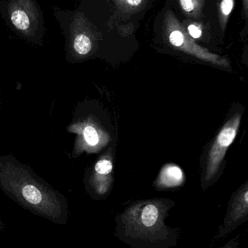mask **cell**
Returning <instances> with one entry per match:
<instances>
[{"mask_svg":"<svg viewBox=\"0 0 248 248\" xmlns=\"http://www.w3.org/2000/svg\"><path fill=\"white\" fill-rule=\"evenodd\" d=\"M0 189L23 209L49 221L62 223L63 199L29 166L12 154H0Z\"/></svg>","mask_w":248,"mask_h":248,"instance_id":"cell-1","label":"cell"},{"mask_svg":"<svg viewBox=\"0 0 248 248\" xmlns=\"http://www.w3.org/2000/svg\"><path fill=\"white\" fill-rule=\"evenodd\" d=\"M244 114L243 105H232L221 126L204 148L201 158V186L204 191L214 186L222 176L227 151L238 134Z\"/></svg>","mask_w":248,"mask_h":248,"instance_id":"cell-2","label":"cell"},{"mask_svg":"<svg viewBox=\"0 0 248 248\" xmlns=\"http://www.w3.org/2000/svg\"><path fill=\"white\" fill-rule=\"evenodd\" d=\"M0 13L11 30L28 42H36L39 13L35 0H0Z\"/></svg>","mask_w":248,"mask_h":248,"instance_id":"cell-3","label":"cell"},{"mask_svg":"<svg viewBox=\"0 0 248 248\" xmlns=\"http://www.w3.org/2000/svg\"><path fill=\"white\" fill-rule=\"evenodd\" d=\"M248 221V179L231 195L225 217L219 226L215 242L224 240Z\"/></svg>","mask_w":248,"mask_h":248,"instance_id":"cell-4","label":"cell"},{"mask_svg":"<svg viewBox=\"0 0 248 248\" xmlns=\"http://www.w3.org/2000/svg\"><path fill=\"white\" fill-rule=\"evenodd\" d=\"M137 208L139 214L136 215V225H131L133 228H135L141 237L155 235L154 231H158L163 225L159 203L149 202Z\"/></svg>","mask_w":248,"mask_h":248,"instance_id":"cell-5","label":"cell"},{"mask_svg":"<svg viewBox=\"0 0 248 248\" xmlns=\"http://www.w3.org/2000/svg\"><path fill=\"white\" fill-rule=\"evenodd\" d=\"M184 179V173L180 167L168 165L160 173L158 185L162 188L176 187L183 183Z\"/></svg>","mask_w":248,"mask_h":248,"instance_id":"cell-6","label":"cell"},{"mask_svg":"<svg viewBox=\"0 0 248 248\" xmlns=\"http://www.w3.org/2000/svg\"><path fill=\"white\" fill-rule=\"evenodd\" d=\"M113 170V164L109 159L104 158L99 160L94 166V183L99 184L100 183H106L109 175Z\"/></svg>","mask_w":248,"mask_h":248,"instance_id":"cell-7","label":"cell"},{"mask_svg":"<svg viewBox=\"0 0 248 248\" xmlns=\"http://www.w3.org/2000/svg\"><path fill=\"white\" fill-rule=\"evenodd\" d=\"M83 139L90 147H96L100 145V136L98 131L93 125H87L82 131Z\"/></svg>","mask_w":248,"mask_h":248,"instance_id":"cell-8","label":"cell"},{"mask_svg":"<svg viewBox=\"0 0 248 248\" xmlns=\"http://www.w3.org/2000/svg\"><path fill=\"white\" fill-rule=\"evenodd\" d=\"M74 48L78 53L85 55L91 49V41L86 35H78L74 40Z\"/></svg>","mask_w":248,"mask_h":248,"instance_id":"cell-9","label":"cell"},{"mask_svg":"<svg viewBox=\"0 0 248 248\" xmlns=\"http://www.w3.org/2000/svg\"><path fill=\"white\" fill-rule=\"evenodd\" d=\"M170 43L174 46L179 47L184 43V36L182 32L179 31H174L170 33Z\"/></svg>","mask_w":248,"mask_h":248,"instance_id":"cell-10","label":"cell"},{"mask_svg":"<svg viewBox=\"0 0 248 248\" xmlns=\"http://www.w3.org/2000/svg\"><path fill=\"white\" fill-rule=\"evenodd\" d=\"M233 8V0H223L221 4V10L223 14L227 16L231 13Z\"/></svg>","mask_w":248,"mask_h":248,"instance_id":"cell-11","label":"cell"},{"mask_svg":"<svg viewBox=\"0 0 248 248\" xmlns=\"http://www.w3.org/2000/svg\"><path fill=\"white\" fill-rule=\"evenodd\" d=\"M188 30H189L191 36L193 38H195V39L201 37V34H202L201 29L197 27L195 25H190V26H189Z\"/></svg>","mask_w":248,"mask_h":248,"instance_id":"cell-12","label":"cell"},{"mask_svg":"<svg viewBox=\"0 0 248 248\" xmlns=\"http://www.w3.org/2000/svg\"><path fill=\"white\" fill-rule=\"evenodd\" d=\"M182 8L186 12H192L194 10V4L192 0H180Z\"/></svg>","mask_w":248,"mask_h":248,"instance_id":"cell-13","label":"cell"},{"mask_svg":"<svg viewBox=\"0 0 248 248\" xmlns=\"http://www.w3.org/2000/svg\"><path fill=\"white\" fill-rule=\"evenodd\" d=\"M128 4L132 6H138L141 4V0H125Z\"/></svg>","mask_w":248,"mask_h":248,"instance_id":"cell-14","label":"cell"},{"mask_svg":"<svg viewBox=\"0 0 248 248\" xmlns=\"http://www.w3.org/2000/svg\"><path fill=\"white\" fill-rule=\"evenodd\" d=\"M0 231H5V225H4V222L1 220V217H0Z\"/></svg>","mask_w":248,"mask_h":248,"instance_id":"cell-15","label":"cell"}]
</instances>
